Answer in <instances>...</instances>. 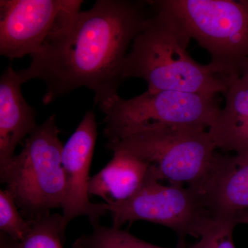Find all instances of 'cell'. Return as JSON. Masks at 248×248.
Masks as SVG:
<instances>
[{
	"instance_id": "2",
	"label": "cell",
	"mask_w": 248,
	"mask_h": 248,
	"mask_svg": "<svg viewBox=\"0 0 248 248\" xmlns=\"http://www.w3.org/2000/svg\"><path fill=\"white\" fill-rule=\"evenodd\" d=\"M153 13L134 40L122 66L124 80L140 78L147 91H179L215 97L227 84L210 65L195 61L187 52L190 40L166 11L150 1Z\"/></svg>"
},
{
	"instance_id": "19",
	"label": "cell",
	"mask_w": 248,
	"mask_h": 248,
	"mask_svg": "<svg viewBox=\"0 0 248 248\" xmlns=\"http://www.w3.org/2000/svg\"><path fill=\"white\" fill-rule=\"evenodd\" d=\"M239 78L246 86H248V60L244 62L240 68Z\"/></svg>"
},
{
	"instance_id": "5",
	"label": "cell",
	"mask_w": 248,
	"mask_h": 248,
	"mask_svg": "<svg viewBox=\"0 0 248 248\" xmlns=\"http://www.w3.org/2000/svg\"><path fill=\"white\" fill-rule=\"evenodd\" d=\"M107 149L131 153L155 168L160 180L193 186L210 170L216 147L208 130L190 125H159L140 130Z\"/></svg>"
},
{
	"instance_id": "3",
	"label": "cell",
	"mask_w": 248,
	"mask_h": 248,
	"mask_svg": "<svg viewBox=\"0 0 248 248\" xmlns=\"http://www.w3.org/2000/svg\"><path fill=\"white\" fill-rule=\"evenodd\" d=\"M154 1L187 38L208 52L215 74L224 81L239 77L248 60V0Z\"/></svg>"
},
{
	"instance_id": "9",
	"label": "cell",
	"mask_w": 248,
	"mask_h": 248,
	"mask_svg": "<svg viewBox=\"0 0 248 248\" xmlns=\"http://www.w3.org/2000/svg\"><path fill=\"white\" fill-rule=\"evenodd\" d=\"M97 135L94 112L88 111L63 146L62 159L66 192L61 208V232L64 237L67 227L75 218L87 217L94 226L108 213L107 204L93 203L90 200V169Z\"/></svg>"
},
{
	"instance_id": "14",
	"label": "cell",
	"mask_w": 248,
	"mask_h": 248,
	"mask_svg": "<svg viewBox=\"0 0 248 248\" xmlns=\"http://www.w3.org/2000/svg\"><path fill=\"white\" fill-rule=\"evenodd\" d=\"M92 227L93 231L76 240L72 248H166L138 239L121 228L103 226L100 223Z\"/></svg>"
},
{
	"instance_id": "1",
	"label": "cell",
	"mask_w": 248,
	"mask_h": 248,
	"mask_svg": "<svg viewBox=\"0 0 248 248\" xmlns=\"http://www.w3.org/2000/svg\"><path fill=\"white\" fill-rule=\"evenodd\" d=\"M153 13L150 1L98 0L30 55L29 66L18 71L22 84L43 81L45 105L81 87L105 104L118 96L124 60Z\"/></svg>"
},
{
	"instance_id": "7",
	"label": "cell",
	"mask_w": 248,
	"mask_h": 248,
	"mask_svg": "<svg viewBox=\"0 0 248 248\" xmlns=\"http://www.w3.org/2000/svg\"><path fill=\"white\" fill-rule=\"evenodd\" d=\"M160 182L151 166L146 182L131 198L120 203H106L112 227L121 228L126 223L138 221L152 222L175 232L179 240L178 247L186 248V237H197L201 223L210 213L192 187L164 186Z\"/></svg>"
},
{
	"instance_id": "4",
	"label": "cell",
	"mask_w": 248,
	"mask_h": 248,
	"mask_svg": "<svg viewBox=\"0 0 248 248\" xmlns=\"http://www.w3.org/2000/svg\"><path fill=\"white\" fill-rule=\"evenodd\" d=\"M51 115L25 140L22 151L0 168V182L23 216L32 221L62 208L66 192L63 145Z\"/></svg>"
},
{
	"instance_id": "8",
	"label": "cell",
	"mask_w": 248,
	"mask_h": 248,
	"mask_svg": "<svg viewBox=\"0 0 248 248\" xmlns=\"http://www.w3.org/2000/svg\"><path fill=\"white\" fill-rule=\"evenodd\" d=\"M81 0H1L0 54L10 60L31 55L80 11Z\"/></svg>"
},
{
	"instance_id": "12",
	"label": "cell",
	"mask_w": 248,
	"mask_h": 248,
	"mask_svg": "<svg viewBox=\"0 0 248 248\" xmlns=\"http://www.w3.org/2000/svg\"><path fill=\"white\" fill-rule=\"evenodd\" d=\"M105 167L91 178L90 196L102 199L105 203H120L131 198L146 182L151 165L129 153L117 150Z\"/></svg>"
},
{
	"instance_id": "6",
	"label": "cell",
	"mask_w": 248,
	"mask_h": 248,
	"mask_svg": "<svg viewBox=\"0 0 248 248\" xmlns=\"http://www.w3.org/2000/svg\"><path fill=\"white\" fill-rule=\"evenodd\" d=\"M99 108L105 115L103 134L108 142L159 125L208 130L221 110L215 97L179 91H146L128 99L118 95Z\"/></svg>"
},
{
	"instance_id": "17",
	"label": "cell",
	"mask_w": 248,
	"mask_h": 248,
	"mask_svg": "<svg viewBox=\"0 0 248 248\" xmlns=\"http://www.w3.org/2000/svg\"><path fill=\"white\" fill-rule=\"evenodd\" d=\"M31 222L23 216L17 204L5 189L0 190V233L21 242L30 231Z\"/></svg>"
},
{
	"instance_id": "20",
	"label": "cell",
	"mask_w": 248,
	"mask_h": 248,
	"mask_svg": "<svg viewBox=\"0 0 248 248\" xmlns=\"http://www.w3.org/2000/svg\"><path fill=\"white\" fill-rule=\"evenodd\" d=\"M236 221L238 223L248 225V211L244 212V213L238 215L236 216Z\"/></svg>"
},
{
	"instance_id": "11",
	"label": "cell",
	"mask_w": 248,
	"mask_h": 248,
	"mask_svg": "<svg viewBox=\"0 0 248 248\" xmlns=\"http://www.w3.org/2000/svg\"><path fill=\"white\" fill-rule=\"evenodd\" d=\"M18 72L8 66L0 78V168L14 158L16 148L37 127V112L22 94Z\"/></svg>"
},
{
	"instance_id": "10",
	"label": "cell",
	"mask_w": 248,
	"mask_h": 248,
	"mask_svg": "<svg viewBox=\"0 0 248 248\" xmlns=\"http://www.w3.org/2000/svg\"><path fill=\"white\" fill-rule=\"evenodd\" d=\"M189 187L198 194L209 213L236 218L248 211V155L216 153L205 177Z\"/></svg>"
},
{
	"instance_id": "18",
	"label": "cell",
	"mask_w": 248,
	"mask_h": 248,
	"mask_svg": "<svg viewBox=\"0 0 248 248\" xmlns=\"http://www.w3.org/2000/svg\"><path fill=\"white\" fill-rule=\"evenodd\" d=\"M0 248H18V242L0 233Z\"/></svg>"
},
{
	"instance_id": "15",
	"label": "cell",
	"mask_w": 248,
	"mask_h": 248,
	"mask_svg": "<svg viewBox=\"0 0 248 248\" xmlns=\"http://www.w3.org/2000/svg\"><path fill=\"white\" fill-rule=\"evenodd\" d=\"M237 224L235 217L210 213L204 218L197 231L200 240L186 248H236L233 231Z\"/></svg>"
},
{
	"instance_id": "13",
	"label": "cell",
	"mask_w": 248,
	"mask_h": 248,
	"mask_svg": "<svg viewBox=\"0 0 248 248\" xmlns=\"http://www.w3.org/2000/svg\"><path fill=\"white\" fill-rule=\"evenodd\" d=\"M225 81V107L208 132L217 149L248 155V86L239 77Z\"/></svg>"
},
{
	"instance_id": "16",
	"label": "cell",
	"mask_w": 248,
	"mask_h": 248,
	"mask_svg": "<svg viewBox=\"0 0 248 248\" xmlns=\"http://www.w3.org/2000/svg\"><path fill=\"white\" fill-rule=\"evenodd\" d=\"M62 215L49 213L31 222V228L18 248H63L61 232Z\"/></svg>"
}]
</instances>
